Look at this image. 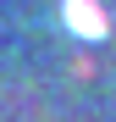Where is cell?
Wrapping results in <instances>:
<instances>
[{"mask_svg":"<svg viewBox=\"0 0 116 122\" xmlns=\"http://www.w3.org/2000/svg\"><path fill=\"white\" fill-rule=\"evenodd\" d=\"M61 17H66V28L77 39H88V45H100V39L111 33V17L100 0H61Z\"/></svg>","mask_w":116,"mask_h":122,"instance_id":"1","label":"cell"}]
</instances>
